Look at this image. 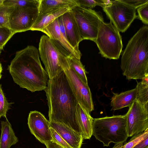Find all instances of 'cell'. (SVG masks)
I'll list each match as a JSON object with an SVG mask.
<instances>
[{
    "label": "cell",
    "instance_id": "obj_22",
    "mask_svg": "<svg viewBox=\"0 0 148 148\" xmlns=\"http://www.w3.org/2000/svg\"><path fill=\"white\" fill-rule=\"evenodd\" d=\"M147 135H148V129L133 136L128 142L115 144L112 148H133Z\"/></svg>",
    "mask_w": 148,
    "mask_h": 148
},
{
    "label": "cell",
    "instance_id": "obj_36",
    "mask_svg": "<svg viewBox=\"0 0 148 148\" xmlns=\"http://www.w3.org/2000/svg\"><path fill=\"white\" fill-rule=\"evenodd\" d=\"M1 50L0 49V54H1Z\"/></svg>",
    "mask_w": 148,
    "mask_h": 148
},
{
    "label": "cell",
    "instance_id": "obj_24",
    "mask_svg": "<svg viewBox=\"0 0 148 148\" xmlns=\"http://www.w3.org/2000/svg\"><path fill=\"white\" fill-rule=\"evenodd\" d=\"M40 0H4L3 4L14 8L38 7Z\"/></svg>",
    "mask_w": 148,
    "mask_h": 148
},
{
    "label": "cell",
    "instance_id": "obj_25",
    "mask_svg": "<svg viewBox=\"0 0 148 148\" xmlns=\"http://www.w3.org/2000/svg\"><path fill=\"white\" fill-rule=\"evenodd\" d=\"M112 0H76L78 6L82 8L91 9L96 6L99 5L103 8L112 3Z\"/></svg>",
    "mask_w": 148,
    "mask_h": 148
},
{
    "label": "cell",
    "instance_id": "obj_12",
    "mask_svg": "<svg viewBox=\"0 0 148 148\" xmlns=\"http://www.w3.org/2000/svg\"><path fill=\"white\" fill-rule=\"evenodd\" d=\"M42 32L51 40L59 51L68 59L75 57L80 59L81 53L76 51L61 34L58 18L45 27Z\"/></svg>",
    "mask_w": 148,
    "mask_h": 148
},
{
    "label": "cell",
    "instance_id": "obj_6",
    "mask_svg": "<svg viewBox=\"0 0 148 148\" xmlns=\"http://www.w3.org/2000/svg\"><path fill=\"white\" fill-rule=\"evenodd\" d=\"M38 50L49 79L57 75L69 67L68 59L59 51L47 36H41Z\"/></svg>",
    "mask_w": 148,
    "mask_h": 148
},
{
    "label": "cell",
    "instance_id": "obj_3",
    "mask_svg": "<svg viewBox=\"0 0 148 148\" xmlns=\"http://www.w3.org/2000/svg\"><path fill=\"white\" fill-rule=\"evenodd\" d=\"M121 68L129 80L148 75V26H143L129 41L122 54Z\"/></svg>",
    "mask_w": 148,
    "mask_h": 148
},
{
    "label": "cell",
    "instance_id": "obj_27",
    "mask_svg": "<svg viewBox=\"0 0 148 148\" xmlns=\"http://www.w3.org/2000/svg\"><path fill=\"white\" fill-rule=\"evenodd\" d=\"M12 103H9L8 101L2 90L1 85L0 84V115L1 116L6 117V114L10 109Z\"/></svg>",
    "mask_w": 148,
    "mask_h": 148
},
{
    "label": "cell",
    "instance_id": "obj_15",
    "mask_svg": "<svg viewBox=\"0 0 148 148\" xmlns=\"http://www.w3.org/2000/svg\"><path fill=\"white\" fill-rule=\"evenodd\" d=\"M49 122L50 127L54 129L72 148H81L84 139L81 134L64 124Z\"/></svg>",
    "mask_w": 148,
    "mask_h": 148
},
{
    "label": "cell",
    "instance_id": "obj_2",
    "mask_svg": "<svg viewBox=\"0 0 148 148\" xmlns=\"http://www.w3.org/2000/svg\"><path fill=\"white\" fill-rule=\"evenodd\" d=\"M39 58L37 48L28 46L16 52L8 67L14 83L32 92L45 90L49 79Z\"/></svg>",
    "mask_w": 148,
    "mask_h": 148
},
{
    "label": "cell",
    "instance_id": "obj_29",
    "mask_svg": "<svg viewBox=\"0 0 148 148\" xmlns=\"http://www.w3.org/2000/svg\"><path fill=\"white\" fill-rule=\"evenodd\" d=\"M138 15L137 18L140 19L144 24H148V2L137 9Z\"/></svg>",
    "mask_w": 148,
    "mask_h": 148
},
{
    "label": "cell",
    "instance_id": "obj_18",
    "mask_svg": "<svg viewBox=\"0 0 148 148\" xmlns=\"http://www.w3.org/2000/svg\"><path fill=\"white\" fill-rule=\"evenodd\" d=\"M71 10V9L68 8H63L38 15L30 30L42 32L45 27L56 19L65 12Z\"/></svg>",
    "mask_w": 148,
    "mask_h": 148
},
{
    "label": "cell",
    "instance_id": "obj_19",
    "mask_svg": "<svg viewBox=\"0 0 148 148\" xmlns=\"http://www.w3.org/2000/svg\"><path fill=\"white\" fill-rule=\"evenodd\" d=\"M78 6L76 0H40L39 15L63 8L72 9Z\"/></svg>",
    "mask_w": 148,
    "mask_h": 148
},
{
    "label": "cell",
    "instance_id": "obj_4",
    "mask_svg": "<svg viewBox=\"0 0 148 148\" xmlns=\"http://www.w3.org/2000/svg\"><path fill=\"white\" fill-rule=\"evenodd\" d=\"M92 135L103 146L125 142L128 137L124 115L93 118Z\"/></svg>",
    "mask_w": 148,
    "mask_h": 148
},
{
    "label": "cell",
    "instance_id": "obj_34",
    "mask_svg": "<svg viewBox=\"0 0 148 148\" xmlns=\"http://www.w3.org/2000/svg\"><path fill=\"white\" fill-rule=\"evenodd\" d=\"M3 70L2 66L1 63L0 62V79L2 77L1 73Z\"/></svg>",
    "mask_w": 148,
    "mask_h": 148
},
{
    "label": "cell",
    "instance_id": "obj_16",
    "mask_svg": "<svg viewBox=\"0 0 148 148\" xmlns=\"http://www.w3.org/2000/svg\"><path fill=\"white\" fill-rule=\"evenodd\" d=\"M76 116L83 139H90L92 135L93 118L78 103L76 106Z\"/></svg>",
    "mask_w": 148,
    "mask_h": 148
},
{
    "label": "cell",
    "instance_id": "obj_37",
    "mask_svg": "<svg viewBox=\"0 0 148 148\" xmlns=\"http://www.w3.org/2000/svg\"><path fill=\"white\" fill-rule=\"evenodd\" d=\"M1 116L0 115V118H1Z\"/></svg>",
    "mask_w": 148,
    "mask_h": 148
},
{
    "label": "cell",
    "instance_id": "obj_5",
    "mask_svg": "<svg viewBox=\"0 0 148 148\" xmlns=\"http://www.w3.org/2000/svg\"><path fill=\"white\" fill-rule=\"evenodd\" d=\"M95 42L102 57L110 59L119 58L123 47L122 38L111 21L100 22Z\"/></svg>",
    "mask_w": 148,
    "mask_h": 148
},
{
    "label": "cell",
    "instance_id": "obj_20",
    "mask_svg": "<svg viewBox=\"0 0 148 148\" xmlns=\"http://www.w3.org/2000/svg\"><path fill=\"white\" fill-rule=\"evenodd\" d=\"M1 123L0 148H10L18 142V138L8 119L5 121H1Z\"/></svg>",
    "mask_w": 148,
    "mask_h": 148
},
{
    "label": "cell",
    "instance_id": "obj_9",
    "mask_svg": "<svg viewBox=\"0 0 148 148\" xmlns=\"http://www.w3.org/2000/svg\"><path fill=\"white\" fill-rule=\"evenodd\" d=\"M129 107L124 115L128 137L148 129V104L144 105L136 99Z\"/></svg>",
    "mask_w": 148,
    "mask_h": 148
},
{
    "label": "cell",
    "instance_id": "obj_30",
    "mask_svg": "<svg viewBox=\"0 0 148 148\" xmlns=\"http://www.w3.org/2000/svg\"><path fill=\"white\" fill-rule=\"evenodd\" d=\"M50 129L52 138L51 141L64 148H72L54 129L50 127Z\"/></svg>",
    "mask_w": 148,
    "mask_h": 148
},
{
    "label": "cell",
    "instance_id": "obj_13",
    "mask_svg": "<svg viewBox=\"0 0 148 148\" xmlns=\"http://www.w3.org/2000/svg\"><path fill=\"white\" fill-rule=\"evenodd\" d=\"M27 120L30 131L38 140L45 145L52 141L49 122L42 114L30 111Z\"/></svg>",
    "mask_w": 148,
    "mask_h": 148
},
{
    "label": "cell",
    "instance_id": "obj_21",
    "mask_svg": "<svg viewBox=\"0 0 148 148\" xmlns=\"http://www.w3.org/2000/svg\"><path fill=\"white\" fill-rule=\"evenodd\" d=\"M69 65L78 77L86 84L88 82L86 74L87 73L80 59L75 57L69 59Z\"/></svg>",
    "mask_w": 148,
    "mask_h": 148
},
{
    "label": "cell",
    "instance_id": "obj_14",
    "mask_svg": "<svg viewBox=\"0 0 148 148\" xmlns=\"http://www.w3.org/2000/svg\"><path fill=\"white\" fill-rule=\"evenodd\" d=\"M67 40L74 49L81 53L79 49L82 38L78 25L71 10L62 15Z\"/></svg>",
    "mask_w": 148,
    "mask_h": 148
},
{
    "label": "cell",
    "instance_id": "obj_33",
    "mask_svg": "<svg viewBox=\"0 0 148 148\" xmlns=\"http://www.w3.org/2000/svg\"><path fill=\"white\" fill-rule=\"evenodd\" d=\"M45 145L46 148H64L52 141L48 143Z\"/></svg>",
    "mask_w": 148,
    "mask_h": 148
},
{
    "label": "cell",
    "instance_id": "obj_35",
    "mask_svg": "<svg viewBox=\"0 0 148 148\" xmlns=\"http://www.w3.org/2000/svg\"><path fill=\"white\" fill-rule=\"evenodd\" d=\"M3 0H0V5L3 4Z\"/></svg>",
    "mask_w": 148,
    "mask_h": 148
},
{
    "label": "cell",
    "instance_id": "obj_17",
    "mask_svg": "<svg viewBox=\"0 0 148 148\" xmlns=\"http://www.w3.org/2000/svg\"><path fill=\"white\" fill-rule=\"evenodd\" d=\"M113 94L111 106V110H115L129 107L136 99L137 89L135 88L119 94Z\"/></svg>",
    "mask_w": 148,
    "mask_h": 148
},
{
    "label": "cell",
    "instance_id": "obj_10",
    "mask_svg": "<svg viewBox=\"0 0 148 148\" xmlns=\"http://www.w3.org/2000/svg\"><path fill=\"white\" fill-rule=\"evenodd\" d=\"M38 15V7H15L10 16L9 28L14 34L30 30Z\"/></svg>",
    "mask_w": 148,
    "mask_h": 148
},
{
    "label": "cell",
    "instance_id": "obj_23",
    "mask_svg": "<svg viewBox=\"0 0 148 148\" xmlns=\"http://www.w3.org/2000/svg\"><path fill=\"white\" fill-rule=\"evenodd\" d=\"M136 99L144 105L148 104V83L141 81L137 82Z\"/></svg>",
    "mask_w": 148,
    "mask_h": 148
},
{
    "label": "cell",
    "instance_id": "obj_32",
    "mask_svg": "<svg viewBox=\"0 0 148 148\" xmlns=\"http://www.w3.org/2000/svg\"><path fill=\"white\" fill-rule=\"evenodd\" d=\"M133 148H148V135L145 136Z\"/></svg>",
    "mask_w": 148,
    "mask_h": 148
},
{
    "label": "cell",
    "instance_id": "obj_8",
    "mask_svg": "<svg viewBox=\"0 0 148 148\" xmlns=\"http://www.w3.org/2000/svg\"><path fill=\"white\" fill-rule=\"evenodd\" d=\"M103 8L110 21L119 32H125L137 18L136 9L122 0H112L110 4Z\"/></svg>",
    "mask_w": 148,
    "mask_h": 148
},
{
    "label": "cell",
    "instance_id": "obj_7",
    "mask_svg": "<svg viewBox=\"0 0 148 148\" xmlns=\"http://www.w3.org/2000/svg\"><path fill=\"white\" fill-rule=\"evenodd\" d=\"M75 18L83 40L95 42L100 22L104 21L102 13L79 6L71 10Z\"/></svg>",
    "mask_w": 148,
    "mask_h": 148
},
{
    "label": "cell",
    "instance_id": "obj_28",
    "mask_svg": "<svg viewBox=\"0 0 148 148\" xmlns=\"http://www.w3.org/2000/svg\"><path fill=\"white\" fill-rule=\"evenodd\" d=\"M14 33L9 28L6 27H0V49H3L5 44L14 34Z\"/></svg>",
    "mask_w": 148,
    "mask_h": 148
},
{
    "label": "cell",
    "instance_id": "obj_26",
    "mask_svg": "<svg viewBox=\"0 0 148 148\" xmlns=\"http://www.w3.org/2000/svg\"><path fill=\"white\" fill-rule=\"evenodd\" d=\"M14 8L4 5H0V27L9 28V21L10 16Z\"/></svg>",
    "mask_w": 148,
    "mask_h": 148
},
{
    "label": "cell",
    "instance_id": "obj_1",
    "mask_svg": "<svg viewBox=\"0 0 148 148\" xmlns=\"http://www.w3.org/2000/svg\"><path fill=\"white\" fill-rule=\"evenodd\" d=\"M46 93L49 121L64 124L82 134L76 116L78 102L63 71L49 79Z\"/></svg>",
    "mask_w": 148,
    "mask_h": 148
},
{
    "label": "cell",
    "instance_id": "obj_31",
    "mask_svg": "<svg viewBox=\"0 0 148 148\" xmlns=\"http://www.w3.org/2000/svg\"><path fill=\"white\" fill-rule=\"evenodd\" d=\"M124 2L134 7L136 9L148 2V0H122Z\"/></svg>",
    "mask_w": 148,
    "mask_h": 148
},
{
    "label": "cell",
    "instance_id": "obj_11",
    "mask_svg": "<svg viewBox=\"0 0 148 148\" xmlns=\"http://www.w3.org/2000/svg\"><path fill=\"white\" fill-rule=\"evenodd\" d=\"M63 71L78 103L90 113L94 108L92 94L88 85L86 84L70 66Z\"/></svg>",
    "mask_w": 148,
    "mask_h": 148
}]
</instances>
